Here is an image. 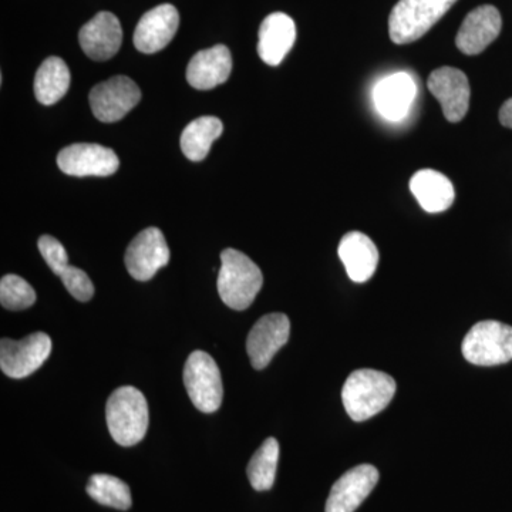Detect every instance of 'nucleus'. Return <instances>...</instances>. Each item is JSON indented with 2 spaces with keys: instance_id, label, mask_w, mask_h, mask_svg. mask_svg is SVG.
I'll return each instance as SVG.
<instances>
[{
  "instance_id": "nucleus-27",
  "label": "nucleus",
  "mask_w": 512,
  "mask_h": 512,
  "mask_svg": "<svg viewBox=\"0 0 512 512\" xmlns=\"http://www.w3.org/2000/svg\"><path fill=\"white\" fill-rule=\"evenodd\" d=\"M63 285L74 299L80 302H87L93 298L94 285L89 275L76 266H67L66 271L60 275Z\"/></svg>"
},
{
  "instance_id": "nucleus-7",
  "label": "nucleus",
  "mask_w": 512,
  "mask_h": 512,
  "mask_svg": "<svg viewBox=\"0 0 512 512\" xmlns=\"http://www.w3.org/2000/svg\"><path fill=\"white\" fill-rule=\"evenodd\" d=\"M52 339L43 332L33 333L22 340L2 339L0 367L6 376L23 379L42 367L52 353Z\"/></svg>"
},
{
  "instance_id": "nucleus-10",
  "label": "nucleus",
  "mask_w": 512,
  "mask_h": 512,
  "mask_svg": "<svg viewBox=\"0 0 512 512\" xmlns=\"http://www.w3.org/2000/svg\"><path fill=\"white\" fill-rule=\"evenodd\" d=\"M57 165L72 177H109L119 170L120 160L109 147L82 143L63 148Z\"/></svg>"
},
{
  "instance_id": "nucleus-23",
  "label": "nucleus",
  "mask_w": 512,
  "mask_h": 512,
  "mask_svg": "<svg viewBox=\"0 0 512 512\" xmlns=\"http://www.w3.org/2000/svg\"><path fill=\"white\" fill-rule=\"evenodd\" d=\"M70 87V70L60 57H49L40 64L35 77L36 99L52 106L63 99Z\"/></svg>"
},
{
  "instance_id": "nucleus-1",
  "label": "nucleus",
  "mask_w": 512,
  "mask_h": 512,
  "mask_svg": "<svg viewBox=\"0 0 512 512\" xmlns=\"http://www.w3.org/2000/svg\"><path fill=\"white\" fill-rule=\"evenodd\" d=\"M396 394V382L387 373L360 369L350 373L342 389V402L353 421H366L383 412Z\"/></svg>"
},
{
  "instance_id": "nucleus-28",
  "label": "nucleus",
  "mask_w": 512,
  "mask_h": 512,
  "mask_svg": "<svg viewBox=\"0 0 512 512\" xmlns=\"http://www.w3.org/2000/svg\"><path fill=\"white\" fill-rule=\"evenodd\" d=\"M37 245H39L40 254H42L49 268L57 276L62 275L66 271L67 266H69V256H67L63 245L56 238L50 237V235L40 237Z\"/></svg>"
},
{
  "instance_id": "nucleus-9",
  "label": "nucleus",
  "mask_w": 512,
  "mask_h": 512,
  "mask_svg": "<svg viewBox=\"0 0 512 512\" xmlns=\"http://www.w3.org/2000/svg\"><path fill=\"white\" fill-rule=\"evenodd\" d=\"M124 261L128 274L136 281H150L170 261V249L163 232L156 227L141 231L128 245Z\"/></svg>"
},
{
  "instance_id": "nucleus-24",
  "label": "nucleus",
  "mask_w": 512,
  "mask_h": 512,
  "mask_svg": "<svg viewBox=\"0 0 512 512\" xmlns=\"http://www.w3.org/2000/svg\"><path fill=\"white\" fill-rule=\"evenodd\" d=\"M279 443L274 437H269L261 447L255 451L248 464L249 483L256 491L271 490L275 483L276 470H278Z\"/></svg>"
},
{
  "instance_id": "nucleus-8",
  "label": "nucleus",
  "mask_w": 512,
  "mask_h": 512,
  "mask_svg": "<svg viewBox=\"0 0 512 512\" xmlns=\"http://www.w3.org/2000/svg\"><path fill=\"white\" fill-rule=\"evenodd\" d=\"M89 100L97 120L116 123L137 106L141 100V90L128 77L116 76L94 86Z\"/></svg>"
},
{
  "instance_id": "nucleus-12",
  "label": "nucleus",
  "mask_w": 512,
  "mask_h": 512,
  "mask_svg": "<svg viewBox=\"0 0 512 512\" xmlns=\"http://www.w3.org/2000/svg\"><path fill=\"white\" fill-rule=\"evenodd\" d=\"M427 87L439 100L447 121L458 123L467 116L471 90L466 73L454 67H440L430 74Z\"/></svg>"
},
{
  "instance_id": "nucleus-26",
  "label": "nucleus",
  "mask_w": 512,
  "mask_h": 512,
  "mask_svg": "<svg viewBox=\"0 0 512 512\" xmlns=\"http://www.w3.org/2000/svg\"><path fill=\"white\" fill-rule=\"evenodd\" d=\"M0 302L9 311H23L36 302V292L18 275H5L0 282Z\"/></svg>"
},
{
  "instance_id": "nucleus-21",
  "label": "nucleus",
  "mask_w": 512,
  "mask_h": 512,
  "mask_svg": "<svg viewBox=\"0 0 512 512\" xmlns=\"http://www.w3.org/2000/svg\"><path fill=\"white\" fill-rule=\"evenodd\" d=\"M410 191L420 207L430 214L447 211L453 205L456 192L446 175L434 170H420L410 180Z\"/></svg>"
},
{
  "instance_id": "nucleus-11",
  "label": "nucleus",
  "mask_w": 512,
  "mask_h": 512,
  "mask_svg": "<svg viewBox=\"0 0 512 512\" xmlns=\"http://www.w3.org/2000/svg\"><path fill=\"white\" fill-rule=\"evenodd\" d=\"M291 335V322L285 313H269L262 316L249 332L247 352L256 370L265 369L278 350L286 345Z\"/></svg>"
},
{
  "instance_id": "nucleus-5",
  "label": "nucleus",
  "mask_w": 512,
  "mask_h": 512,
  "mask_svg": "<svg viewBox=\"0 0 512 512\" xmlns=\"http://www.w3.org/2000/svg\"><path fill=\"white\" fill-rule=\"evenodd\" d=\"M467 362L476 366H498L512 360V328L497 320L478 322L461 345Z\"/></svg>"
},
{
  "instance_id": "nucleus-6",
  "label": "nucleus",
  "mask_w": 512,
  "mask_h": 512,
  "mask_svg": "<svg viewBox=\"0 0 512 512\" xmlns=\"http://www.w3.org/2000/svg\"><path fill=\"white\" fill-rule=\"evenodd\" d=\"M184 384L192 404L202 413L220 409L224 387L220 367L208 353L195 350L184 367Z\"/></svg>"
},
{
  "instance_id": "nucleus-14",
  "label": "nucleus",
  "mask_w": 512,
  "mask_h": 512,
  "mask_svg": "<svg viewBox=\"0 0 512 512\" xmlns=\"http://www.w3.org/2000/svg\"><path fill=\"white\" fill-rule=\"evenodd\" d=\"M503 19L497 8L491 5L471 10L458 30L456 45L467 56L480 55L500 36Z\"/></svg>"
},
{
  "instance_id": "nucleus-13",
  "label": "nucleus",
  "mask_w": 512,
  "mask_h": 512,
  "mask_svg": "<svg viewBox=\"0 0 512 512\" xmlns=\"http://www.w3.org/2000/svg\"><path fill=\"white\" fill-rule=\"evenodd\" d=\"M379 481V471L370 464L353 467L333 484L326 512H355Z\"/></svg>"
},
{
  "instance_id": "nucleus-20",
  "label": "nucleus",
  "mask_w": 512,
  "mask_h": 512,
  "mask_svg": "<svg viewBox=\"0 0 512 512\" xmlns=\"http://www.w3.org/2000/svg\"><path fill=\"white\" fill-rule=\"evenodd\" d=\"M338 254L349 278L356 284H365L375 275L379 265V251L366 234L352 231L340 241Z\"/></svg>"
},
{
  "instance_id": "nucleus-4",
  "label": "nucleus",
  "mask_w": 512,
  "mask_h": 512,
  "mask_svg": "<svg viewBox=\"0 0 512 512\" xmlns=\"http://www.w3.org/2000/svg\"><path fill=\"white\" fill-rule=\"evenodd\" d=\"M457 0H399L389 18L390 39L396 45L416 42L451 9Z\"/></svg>"
},
{
  "instance_id": "nucleus-17",
  "label": "nucleus",
  "mask_w": 512,
  "mask_h": 512,
  "mask_svg": "<svg viewBox=\"0 0 512 512\" xmlns=\"http://www.w3.org/2000/svg\"><path fill=\"white\" fill-rule=\"evenodd\" d=\"M417 87L409 73L399 72L384 77L373 89V101L380 116L389 121H400L409 113Z\"/></svg>"
},
{
  "instance_id": "nucleus-29",
  "label": "nucleus",
  "mask_w": 512,
  "mask_h": 512,
  "mask_svg": "<svg viewBox=\"0 0 512 512\" xmlns=\"http://www.w3.org/2000/svg\"><path fill=\"white\" fill-rule=\"evenodd\" d=\"M500 121L504 127L512 128V99H508L500 109Z\"/></svg>"
},
{
  "instance_id": "nucleus-2",
  "label": "nucleus",
  "mask_w": 512,
  "mask_h": 512,
  "mask_svg": "<svg viewBox=\"0 0 512 512\" xmlns=\"http://www.w3.org/2000/svg\"><path fill=\"white\" fill-rule=\"evenodd\" d=\"M264 284L261 269L249 256L237 249L221 252V269L218 274V292L222 302L235 311H245Z\"/></svg>"
},
{
  "instance_id": "nucleus-16",
  "label": "nucleus",
  "mask_w": 512,
  "mask_h": 512,
  "mask_svg": "<svg viewBox=\"0 0 512 512\" xmlns=\"http://www.w3.org/2000/svg\"><path fill=\"white\" fill-rule=\"evenodd\" d=\"M83 52L96 62H106L117 55L123 42L119 19L110 12H100L79 33Z\"/></svg>"
},
{
  "instance_id": "nucleus-25",
  "label": "nucleus",
  "mask_w": 512,
  "mask_h": 512,
  "mask_svg": "<svg viewBox=\"0 0 512 512\" xmlns=\"http://www.w3.org/2000/svg\"><path fill=\"white\" fill-rule=\"evenodd\" d=\"M86 490L94 501L106 507L127 511L133 505L130 487L120 478L109 474H96L90 477Z\"/></svg>"
},
{
  "instance_id": "nucleus-19",
  "label": "nucleus",
  "mask_w": 512,
  "mask_h": 512,
  "mask_svg": "<svg viewBox=\"0 0 512 512\" xmlns=\"http://www.w3.org/2000/svg\"><path fill=\"white\" fill-rule=\"evenodd\" d=\"M232 72V56L227 46L201 50L187 67V82L197 90H211L227 82Z\"/></svg>"
},
{
  "instance_id": "nucleus-15",
  "label": "nucleus",
  "mask_w": 512,
  "mask_h": 512,
  "mask_svg": "<svg viewBox=\"0 0 512 512\" xmlns=\"http://www.w3.org/2000/svg\"><path fill=\"white\" fill-rule=\"evenodd\" d=\"M180 26V15L173 5H160L148 10L134 32L138 52L153 55L170 45Z\"/></svg>"
},
{
  "instance_id": "nucleus-18",
  "label": "nucleus",
  "mask_w": 512,
  "mask_h": 512,
  "mask_svg": "<svg viewBox=\"0 0 512 512\" xmlns=\"http://www.w3.org/2000/svg\"><path fill=\"white\" fill-rule=\"evenodd\" d=\"M296 26L291 16L276 12L262 22L258 36V55L269 66H279L291 52Z\"/></svg>"
},
{
  "instance_id": "nucleus-22",
  "label": "nucleus",
  "mask_w": 512,
  "mask_h": 512,
  "mask_svg": "<svg viewBox=\"0 0 512 512\" xmlns=\"http://www.w3.org/2000/svg\"><path fill=\"white\" fill-rule=\"evenodd\" d=\"M224 124L217 117L204 116L191 121L181 134V150L191 161H202L210 153L212 143L222 136Z\"/></svg>"
},
{
  "instance_id": "nucleus-3",
  "label": "nucleus",
  "mask_w": 512,
  "mask_h": 512,
  "mask_svg": "<svg viewBox=\"0 0 512 512\" xmlns=\"http://www.w3.org/2000/svg\"><path fill=\"white\" fill-rule=\"evenodd\" d=\"M106 419L111 437L117 444L136 446L146 437L148 429L146 397L136 387H119L107 400Z\"/></svg>"
}]
</instances>
